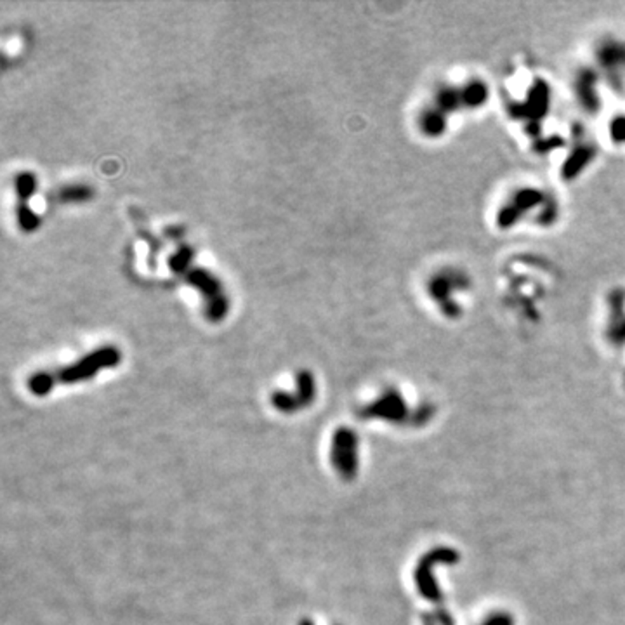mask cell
<instances>
[{"mask_svg": "<svg viewBox=\"0 0 625 625\" xmlns=\"http://www.w3.org/2000/svg\"><path fill=\"white\" fill-rule=\"evenodd\" d=\"M193 259V249L186 244H179L167 259V266L174 275L181 276V280H184L191 289L198 290L207 320L212 323H221L230 313V297L225 285L218 275L207 268L196 266Z\"/></svg>", "mask_w": 625, "mask_h": 625, "instance_id": "1", "label": "cell"}, {"mask_svg": "<svg viewBox=\"0 0 625 625\" xmlns=\"http://www.w3.org/2000/svg\"><path fill=\"white\" fill-rule=\"evenodd\" d=\"M120 362H122V353H120L119 347L106 344V346L90 351L89 355L82 356L81 359H77L71 365L61 367L58 370L35 372L28 379L26 386H28L32 395L45 396L54 389V386L77 384V382L89 381V379L96 377L101 370L119 367Z\"/></svg>", "mask_w": 625, "mask_h": 625, "instance_id": "2", "label": "cell"}, {"mask_svg": "<svg viewBox=\"0 0 625 625\" xmlns=\"http://www.w3.org/2000/svg\"><path fill=\"white\" fill-rule=\"evenodd\" d=\"M355 436L350 429H339L332 439V462L343 476L355 472Z\"/></svg>", "mask_w": 625, "mask_h": 625, "instance_id": "5", "label": "cell"}, {"mask_svg": "<svg viewBox=\"0 0 625 625\" xmlns=\"http://www.w3.org/2000/svg\"><path fill=\"white\" fill-rule=\"evenodd\" d=\"M37 186H39V181H37V176L32 170H21L14 177V193H16L18 198L14 214H16L18 228L26 234L35 233L42 226L40 215L35 214L30 207V200L35 195Z\"/></svg>", "mask_w": 625, "mask_h": 625, "instance_id": "3", "label": "cell"}, {"mask_svg": "<svg viewBox=\"0 0 625 625\" xmlns=\"http://www.w3.org/2000/svg\"><path fill=\"white\" fill-rule=\"evenodd\" d=\"M295 393L275 391L271 395V403L276 410L283 414L299 410L302 407H308L314 400L316 395V386H314V377L309 370H301L295 377Z\"/></svg>", "mask_w": 625, "mask_h": 625, "instance_id": "4", "label": "cell"}, {"mask_svg": "<svg viewBox=\"0 0 625 625\" xmlns=\"http://www.w3.org/2000/svg\"><path fill=\"white\" fill-rule=\"evenodd\" d=\"M94 196V189L89 184H66L52 195L59 203H83Z\"/></svg>", "mask_w": 625, "mask_h": 625, "instance_id": "6", "label": "cell"}]
</instances>
